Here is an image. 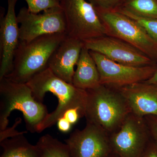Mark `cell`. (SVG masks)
Segmentation results:
<instances>
[{
  "instance_id": "cell-1",
  "label": "cell",
  "mask_w": 157,
  "mask_h": 157,
  "mask_svg": "<svg viewBox=\"0 0 157 157\" xmlns=\"http://www.w3.org/2000/svg\"><path fill=\"white\" fill-rule=\"evenodd\" d=\"M32 90L35 100L42 103L45 94L50 92L58 99L55 110L46 116L37 128L40 133L53 126L68 110L77 108L84 113L86 91L77 88L54 74L49 68L38 73L26 83Z\"/></svg>"
},
{
  "instance_id": "cell-2",
  "label": "cell",
  "mask_w": 157,
  "mask_h": 157,
  "mask_svg": "<svg viewBox=\"0 0 157 157\" xmlns=\"http://www.w3.org/2000/svg\"><path fill=\"white\" fill-rule=\"evenodd\" d=\"M84 117L110 135L131 113L126 100L117 88L100 84L86 90Z\"/></svg>"
},
{
  "instance_id": "cell-3",
  "label": "cell",
  "mask_w": 157,
  "mask_h": 157,
  "mask_svg": "<svg viewBox=\"0 0 157 157\" xmlns=\"http://www.w3.org/2000/svg\"><path fill=\"white\" fill-rule=\"evenodd\" d=\"M67 36L66 33L49 34L29 42L20 41L12 69L5 77L14 82L27 83L48 68L51 57Z\"/></svg>"
},
{
  "instance_id": "cell-4",
  "label": "cell",
  "mask_w": 157,
  "mask_h": 157,
  "mask_svg": "<svg viewBox=\"0 0 157 157\" xmlns=\"http://www.w3.org/2000/svg\"><path fill=\"white\" fill-rule=\"evenodd\" d=\"M22 112L26 128L31 133L48 114L47 107L35 100L26 83H18L4 77L0 79V131L7 128L13 110Z\"/></svg>"
},
{
  "instance_id": "cell-5",
  "label": "cell",
  "mask_w": 157,
  "mask_h": 157,
  "mask_svg": "<svg viewBox=\"0 0 157 157\" xmlns=\"http://www.w3.org/2000/svg\"><path fill=\"white\" fill-rule=\"evenodd\" d=\"M96 11L107 36L127 42L157 63V44L140 24L117 11Z\"/></svg>"
},
{
  "instance_id": "cell-6",
  "label": "cell",
  "mask_w": 157,
  "mask_h": 157,
  "mask_svg": "<svg viewBox=\"0 0 157 157\" xmlns=\"http://www.w3.org/2000/svg\"><path fill=\"white\" fill-rule=\"evenodd\" d=\"M67 35L84 42L106 36L104 24L92 4L86 0H60Z\"/></svg>"
},
{
  "instance_id": "cell-7",
  "label": "cell",
  "mask_w": 157,
  "mask_h": 157,
  "mask_svg": "<svg viewBox=\"0 0 157 157\" xmlns=\"http://www.w3.org/2000/svg\"><path fill=\"white\" fill-rule=\"evenodd\" d=\"M109 136L112 152L119 157H140L151 137L144 118L132 113Z\"/></svg>"
},
{
  "instance_id": "cell-8",
  "label": "cell",
  "mask_w": 157,
  "mask_h": 157,
  "mask_svg": "<svg viewBox=\"0 0 157 157\" xmlns=\"http://www.w3.org/2000/svg\"><path fill=\"white\" fill-rule=\"evenodd\" d=\"M19 27L20 41L29 42L37 37L67 32V25L61 6L33 13L26 7L21 9L17 15Z\"/></svg>"
},
{
  "instance_id": "cell-9",
  "label": "cell",
  "mask_w": 157,
  "mask_h": 157,
  "mask_svg": "<svg viewBox=\"0 0 157 157\" xmlns=\"http://www.w3.org/2000/svg\"><path fill=\"white\" fill-rule=\"evenodd\" d=\"M90 52L95 62L101 84L119 88L146 81L154 74L157 63L144 67H133L119 63L96 52Z\"/></svg>"
},
{
  "instance_id": "cell-10",
  "label": "cell",
  "mask_w": 157,
  "mask_h": 157,
  "mask_svg": "<svg viewBox=\"0 0 157 157\" xmlns=\"http://www.w3.org/2000/svg\"><path fill=\"white\" fill-rule=\"evenodd\" d=\"M65 142L71 157H108L112 153L109 134L90 123L74 131Z\"/></svg>"
},
{
  "instance_id": "cell-11",
  "label": "cell",
  "mask_w": 157,
  "mask_h": 157,
  "mask_svg": "<svg viewBox=\"0 0 157 157\" xmlns=\"http://www.w3.org/2000/svg\"><path fill=\"white\" fill-rule=\"evenodd\" d=\"M83 43L88 50L101 53L122 64L139 67L157 64L140 50L115 37L106 35L89 39Z\"/></svg>"
},
{
  "instance_id": "cell-12",
  "label": "cell",
  "mask_w": 157,
  "mask_h": 157,
  "mask_svg": "<svg viewBox=\"0 0 157 157\" xmlns=\"http://www.w3.org/2000/svg\"><path fill=\"white\" fill-rule=\"evenodd\" d=\"M8 9L5 14L1 8L0 16V79L11 72L20 42L19 27L15 9L17 0H7Z\"/></svg>"
},
{
  "instance_id": "cell-13",
  "label": "cell",
  "mask_w": 157,
  "mask_h": 157,
  "mask_svg": "<svg viewBox=\"0 0 157 157\" xmlns=\"http://www.w3.org/2000/svg\"><path fill=\"white\" fill-rule=\"evenodd\" d=\"M83 46L82 41L67 36L51 57L48 67L59 78L72 84L74 67Z\"/></svg>"
},
{
  "instance_id": "cell-14",
  "label": "cell",
  "mask_w": 157,
  "mask_h": 157,
  "mask_svg": "<svg viewBox=\"0 0 157 157\" xmlns=\"http://www.w3.org/2000/svg\"><path fill=\"white\" fill-rule=\"evenodd\" d=\"M117 88L126 100L133 114L142 117L157 116V85L144 81Z\"/></svg>"
},
{
  "instance_id": "cell-15",
  "label": "cell",
  "mask_w": 157,
  "mask_h": 157,
  "mask_svg": "<svg viewBox=\"0 0 157 157\" xmlns=\"http://www.w3.org/2000/svg\"><path fill=\"white\" fill-rule=\"evenodd\" d=\"M73 75L72 84L80 89H91L101 84L97 65L90 52L85 47L82 49Z\"/></svg>"
},
{
  "instance_id": "cell-16",
  "label": "cell",
  "mask_w": 157,
  "mask_h": 157,
  "mask_svg": "<svg viewBox=\"0 0 157 157\" xmlns=\"http://www.w3.org/2000/svg\"><path fill=\"white\" fill-rule=\"evenodd\" d=\"M1 157H39L36 145L30 143L24 134L10 137L0 142Z\"/></svg>"
},
{
  "instance_id": "cell-17",
  "label": "cell",
  "mask_w": 157,
  "mask_h": 157,
  "mask_svg": "<svg viewBox=\"0 0 157 157\" xmlns=\"http://www.w3.org/2000/svg\"><path fill=\"white\" fill-rule=\"evenodd\" d=\"M36 145L39 157H71L67 144L48 134L40 137Z\"/></svg>"
},
{
  "instance_id": "cell-18",
  "label": "cell",
  "mask_w": 157,
  "mask_h": 157,
  "mask_svg": "<svg viewBox=\"0 0 157 157\" xmlns=\"http://www.w3.org/2000/svg\"><path fill=\"white\" fill-rule=\"evenodd\" d=\"M119 9L139 17L157 19V0H126Z\"/></svg>"
},
{
  "instance_id": "cell-19",
  "label": "cell",
  "mask_w": 157,
  "mask_h": 157,
  "mask_svg": "<svg viewBox=\"0 0 157 157\" xmlns=\"http://www.w3.org/2000/svg\"><path fill=\"white\" fill-rule=\"evenodd\" d=\"M116 11L125 14L138 23L157 44V19L139 17L122 9Z\"/></svg>"
},
{
  "instance_id": "cell-20",
  "label": "cell",
  "mask_w": 157,
  "mask_h": 157,
  "mask_svg": "<svg viewBox=\"0 0 157 157\" xmlns=\"http://www.w3.org/2000/svg\"><path fill=\"white\" fill-rule=\"evenodd\" d=\"M28 9L33 13L38 14L47 9L60 6V0H25Z\"/></svg>"
},
{
  "instance_id": "cell-21",
  "label": "cell",
  "mask_w": 157,
  "mask_h": 157,
  "mask_svg": "<svg viewBox=\"0 0 157 157\" xmlns=\"http://www.w3.org/2000/svg\"><path fill=\"white\" fill-rule=\"evenodd\" d=\"M126 0H88L96 10L116 11L120 9Z\"/></svg>"
},
{
  "instance_id": "cell-22",
  "label": "cell",
  "mask_w": 157,
  "mask_h": 157,
  "mask_svg": "<svg viewBox=\"0 0 157 157\" xmlns=\"http://www.w3.org/2000/svg\"><path fill=\"white\" fill-rule=\"evenodd\" d=\"M21 122V118H17L15 120V123L13 126L7 128L3 131H0V142L10 137L27 133L26 132H19L16 130V128Z\"/></svg>"
},
{
  "instance_id": "cell-23",
  "label": "cell",
  "mask_w": 157,
  "mask_h": 157,
  "mask_svg": "<svg viewBox=\"0 0 157 157\" xmlns=\"http://www.w3.org/2000/svg\"><path fill=\"white\" fill-rule=\"evenodd\" d=\"M140 157H157V141L151 136Z\"/></svg>"
},
{
  "instance_id": "cell-24",
  "label": "cell",
  "mask_w": 157,
  "mask_h": 157,
  "mask_svg": "<svg viewBox=\"0 0 157 157\" xmlns=\"http://www.w3.org/2000/svg\"><path fill=\"white\" fill-rule=\"evenodd\" d=\"M63 117L73 125L76 124L80 118L84 117V113L80 109L73 108L68 110Z\"/></svg>"
},
{
  "instance_id": "cell-25",
  "label": "cell",
  "mask_w": 157,
  "mask_h": 157,
  "mask_svg": "<svg viewBox=\"0 0 157 157\" xmlns=\"http://www.w3.org/2000/svg\"><path fill=\"white\" fill-rule=\"evenodd\" d=\"M144 118L151 137L157 141V116L147 115L144 117Z\"/></svg>"
},
{
  "instance_id": "cell-26",
  "label": "cell",
  "mask_w": 157,
  "mask_h": 157,
  "mask_svg": "<svg viewBox=\"0 0 157 157\" xmlns=\"http://www.w3.org/2000/svg\"><path fill=\"white\" fill-rule=\"evenodd\" d=\"M58 128L63 133H67L70 131L72 124L63 117L59 119L57 122Z\"/></svg>"
},
{
  "instance_id": "cell-27",
  "label": "cell",
  "mask_w": 157,
  "mask_h": 157,
  "mask_svg": "<svg viewBox=\"0 0 157 157\" xmlns=\"http://www.w3.org/2000/svg\"><path fill=\"white\" fill-rule=\"evenodd\" d=\"M144 82H147V83H150V84L157 85V69L153 75L148 80Z\"/></svg>"
},
{
  "instance_id": "cell-28",
  "label": "cell",
  "mask_w": 157,
  "mask_h": 157,
  "mask_svg": "<svg viewBox=\"0 0 157 157\" xmlns=\"http://www.w3.org/2000/svg\"><path fill=\"white\" fill-rule=\"evenodd\" d=\"M108 157H119L117 155H116L114 153L112 152Z\"/></svg>"
}]
</instances>
